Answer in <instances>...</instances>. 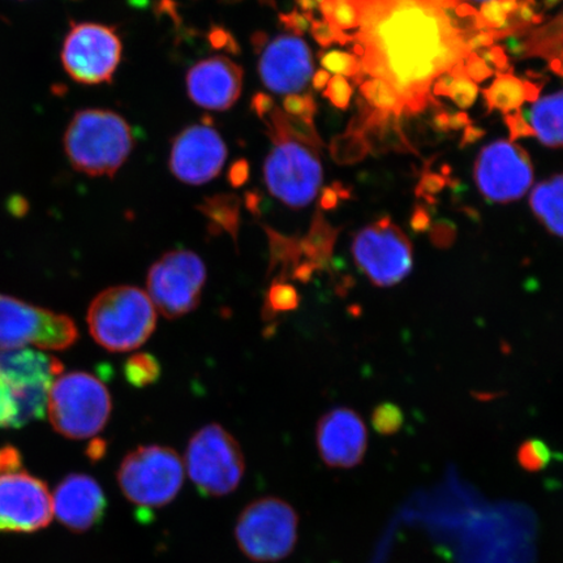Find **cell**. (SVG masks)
I'll return each mask as SVG.
<instances>
[{
  "mask_svg": "<svg viewBox=\"0 0 563 563\" xmlns=\"http://www.w3.org/2000/svg\"><path fill=\"white\" fill-rule=\"evenodd\" d=\"M363 74L396 90L405 111L441 106L431 96L439 77L467 58L466 32L434 0H358Z\"/></svg>",
  "mask_w": 563,
  "mask_h": 563,
  "instance_id": "obj_1",
  "label": "cell"
},
{
  "mask_svg": "<svg viewBox=\"0 0 563 563\" xmlns=\"http://www.w3.org/2000/svg\"><path fill=\"white\" fill-rule=\"evenodd\" d=\"M273 143L264 165L269 192L286 207L306 208L320 191L322 141L314 123L274 108L266 119Z\"/></svg>",
  "mask_w": 563,
  "mask_h": 563,
  "instance_id": "obj_2",
  "label": "cell"
},
{
  "mask_svg": "<svg viewBox=\"0 0 563 563\" xmlns=\"http://www.w3.org/2000/svg\"><path fill=\"white\" fill-rule=\"evenodd\" d=\"M135 145L129 123L114 111H77L65 133V152L76 172L88 176L115 174L129 159Z\"/></svg>",
  "mask_w": 563,
  "mask_h": 563,
  "instance_id": "obj_3",
  "label": "cell"
},
{
  "mask_svg": "<svg viewBox=\"0 0 563 563\" xmlns=\"http://www.w3.org/2000/svg\"><path fill=\"white\" fill-rule=\"evenodd\" d=\"M88 327L93 340L106 350H136L156 330V307L139 287H110L91 302Z\"/></svg>",
  "mask_w": 563,
  "mask_h": 563,
  "instance_id": "obj_4",
  "label": "cell"
},
{
  "mask_svg": "<svg viewBox=\"0 0 563 563\" xmlns=\"http://www.w3.org/2000/svg\"><path fill=\"white\" fill-rule=\"evenodd\" d=\"M111 407L108 387L86 372L56 378L48 391V418L67 439L95 438L108 424Z\"/></svg>",
  "mask_w": 563,
  "mask_h": 563,
  "instance_id": "obj_5",
  "label": "cell"
},
{
  "mask_svg": "<svg viewBox=\"0 0 563 563\" xmlns=\"http://www.w3.org/2000/svg\"><path fill=\"white\" fill-rule=\"evenodd\" d=\"M117 477L124 497L137 508H164L179 495L185 463L172 448L140 446L125 455Z\"/></svg>",
  "mask_w": 563,
  "mask_h": 563,
  "instance_id": "obj_6",
  "label": "cell"
},
{
  "mask_svg": "<svg viewBox=\"0 0 563 563\" xmlns=\"http://www.w3.org/2000/svg\"><path fill=\"white\" fill-rule=\"evenodd\" d=\"M186 466L189 478L202 495L221 497L234 492L245 473L241 445L220 424L197 431L188 443Z\"/></svg>",
  "mask_w": 563,
  "mask_h": 563,
  "instance_id": "obj_7",
  "label": "cell"
},
{
  "mask_svg": "<svg viewBox=\"0 0 563 563\" xmlns=\"http://www.w3.org/2000/svg\"><path fill=\"white\" fill-rule=\"evenodd\" d=\"M299 518L284 499L260 498L238 519L235 537L246 558L256 562L284 560L298 540Z\"/></svg>",
  "mask_w": 563,
  "mask_h": 563,
  "instance_id": "obj_8",
  "label": "cell"
},
{
  "mask_svg": "<svg viewBox=\"0 0 563 563\" xmlns=\"http://www.w3.org/2000/svg\"><path fill=\"white\" fill-rule=\"evenodd\" d=\"M207 282V267L192 251L165 253L147 273V295L166 319L191 313L201 301Z\"/></svg>",
  "mask_w": 563,
  "mask_h": 563,
  "instance_id": "obj_9",
  "label": "cell"
},
{
  "mask_svg": "<svg viewBox=\"0 0 563 563\" xmlns=\"http://www.w3.org/2000/svg\"><path fill=\"white\" fill-rule=\"evenodd\" d=\"M67 75L84 86L111 82L122 58V41L114 27L73 23L62 47Z\"/></svg>",
  "mask_w": 563,
  "mask_h": 563,
  "instance_id": "obj_10",
  "label": "cell"
},
{
  "mask_svg": "<svg viewBox=\"0 0 563 563\" xmlns=\"http://www.w3.org/2000/svg\"><path fill=\"white\" fill-rule=\"evenodd\" d=\"M77 340L79 330L68 316L0 295V350L21 349L27 344L66 350Z\"/></svg>",
  "mask_w": 563,
  "mask_h": 563,
  "instance_id": "obj_11",
  "label": "cell"
},
{
  "mask_svg": "<svg viewBox=\"0 0 563 563\" xmlns=\"http://www.w3.org/2000/svg\"><path fill=\"white\" fill-rule=\"evenodd\" d=\"M351 251L358 269L378 287L398 285L412 271V244L389 217L358 231Z\"/></svg>",
  "mask_w": 563,
  "mask_h": 563,
  "instance_id": "obj_12",
  "label": "cell"
},
{
  "mask_svg": "<svg viewBox=\"0 0 563 563\" xmlns=\"http://www.w3.org/2000/svg\"><path fill=\"white\" fill-rule=\"evenodd\" d=\"M532 180L530 156L512 141H495L478 154L475 181L478 191L489 201H516L526 195Z\"/></svg>",
  "mask_w": 563,
  "mask_h": 563,
  "instance_id": "obj_13",
  "label": "cell"
},
{
  "mask_svg": "<svg viewBox=\"0 0 563 563\" xmlns=\"http://www.w3.org/2000/svg\"><path fill=\"white\" fill-rule=\"evenodd\" d=\"M53 498L25 471L0 474V532H35L52 522Z\"/></svg>",
  "mask_w": 563,
  "mask_h": 563,
  "instance_id": "obj_14",
  "label": "cell"
},
{
  "mask_svg": "<svg viewBox=\"0 0 563 563\" xmlns=\"http://www.w3.org/2000/svg\"><path fill=\"white\" fill-rule=\"evenodd\" d=\"M253 40L262 47L258 60L260 77L264 86L278 95H297L305 90L313 77L311 48L298 35L282 34L266 41L264 33Z\"/></svg>",
  "mask_w": 563,
  "mask_h": 563,
  "instance_id": "obj_15",
  "label": "cell"
},
{
  "mask_svg": "<svg viewBox=\"0 0 563 563\" xmlns=\"http://www.w3.org/2000/svg\"><path fill=\"white\" fill-rule=\"evenodd\" d=\"M227 144L209 124H195L175 137L170 153L173 174L187 185L200 186L222 172Z\"/></svg>",
  "mask_w": 563,
  "mask_h": 563,
  "instance_id": "obj_16",
  "label": "cell"
},
{
  "mask_svg": "<svg viewBox=\"0 0 563 563\" xmlns=\"http://www.w3.org/2000/svg\"><path fill=\"white\" fill-rule=\"evenodd\" d=\"M316 440L329 467L352 468L367 452L368 433L358 413L350 408H335L320 419Z\"/></svg>",
  "mask_w": 563,
  "mask_h": 563,
  "instance_id": "obj_17",
  "label": "cell"
},
{
  "mask_svg": "<svg viewBox=\"0 0 563 563\" xmlns=\"http://www.w3.org/2000/svg\"><path fill=\"white\" fill-rule=\"evenodd\" d=\"M243 69L227 56L197 63L187 75L189 98L200 108L224 111L242 95Z\"/></svg>",
  "mask_w": 563,
  "mask_h": 563,
  "instance_id": "obj_18",
  "label": "cell"
},
{
  "mask_svg": "<svg viewBox=\"0 0 563 563\" xmlns=\"http://www.w3.org/2000/svg\"><path fill=\"white\" fill-rule=\"evenodd\" d=\"M52 498L54 516L75 532L88 531L103 518L104 493L96 478L88 475L67 476Z\"/></svg>",
  "mask_w": 563,
  "mask_h": 563,
  "instance_id": "obj_19",
  "label": "cell"
},
{
  "mask_svg": "<svg viewBox=\"0 0 563 563\" xmlns=\"http://www.w3.org/2000/svg\"><path fill=\"white\" fill-rule=\"evenodd\" d=\"M58 358L30 349L0 350V378L12 386H52L62 376Z\"/></svg>",
  "mask_w": 563,
  "mask_h": 563,
  "instance_id": "obj_20",
  "label": "cell"
},
{
  "mask_svg": "<svg viewBox=\"0 0 563 563\" xmlns=\"http://www.w3.org/2000/svg\"><path fill=\"white\" fill-rule=\"evenodd\" d=\"M338 232L340 230L334 229L321 211H317L308 234L299 239L302 264L295 271L292 279L308 282L314 272L327 269L333 262Z\"/></svg>",
  "mask_w": 563,
  "mask_h": 563,
  "instance_id": "obj_21",
  "label": "cell"
},
{
  "mask_svg": "<svg viewBox=\"0 0 563 563\" xmlns=\"http://www.w3.org/2000/svg\"><path fill=\"white\" fill-rule=\"evenodd\" d=\"M530 206L544 228L563 239V174L539 183L531 194Z\"/></svg>",
  "mask_w": 563,
  "mask_h": 563,
  "instance_id": "obj_22",
  "label": "cell"
},
{
  "mask_svg": "<svg viewBox=\"0 0 563 563\" xmlns=\"http://www.w3.org/2000/svg\"><path fill=\"white\" fill-rule=\"evenodd\" d=\"M534 136L551 147L563 146V89L541 98L531 110Z\"/></svg>",
  "mask_w": 563,
  "mask_h": 563,
  "instance_id": "obj_23",
  "label": "cell"
},
{
  "mask_svg": "<svg viewBox=\"0 0 563 563\" xmlns=\"http://www.w3.org/2000/svg\"><path fill=\"white\" fill-rule=\"evenodd\" d=\"M199 210L209 220L211 234L220 235L227 232L238 242L241 229V200L235 195H216L208 197Z\"/></svg>",
  "mask_w": 563,
  "mask_h": 563,
  "instance_id": "obj_24",
  "label": "cell"
},
{
  "mask_svg": "<svg viewBox=\"0 0 563 563\" xmlns=\"http://www.w3.org/2000/svg\"><path fill=\"white\" fill-rule=\"evenodd\" d=\"M488 111L499 110L505 115L519 111L526 101L525 81L512 74H497L488 89L483 90Z\"/></svg>",
  "mask_w": 563,
  "mask_h": 563,
  "instance_id": "obj_25",
  "label": "cell"
},
{
  "mask_svg": "<svg viewBox=\"0 0 563 563\" xmlns=\"http://www.w3.org/2000/svg\"><path fill=\"white\" fill-rule=\"evenodd\" d=\"M271 245V267L273 273L280 266L278 277L274 280H287L292 278L295 271L302 264L299 239L280 235L271 228H265Z\"/></svg>",
  "mask_w": 563,
  "mask_h": 563,
  "instance_id": "obj_26",
  "label": "cell"
},
{
  "mask_svg": "<svg viewBox=\"0 0 563 563\" xmlns=\"http://www.w3.org/2000/svg\"><path fill=\"white\" fill-rule=\"evenodd\" d=\"M9 386L11 387L12 396L16 405V419L13 428L24 427L30 424L31 421L40 420L45 417L48 391H51L52 386Z\"/></svg>",
  "mask_w": 563,
  "mask_h": 563,
  "instance_id": "obj_27",
  "label": "cell"
},
{
  "mask_svg": "<svg viewBox=\"0 0 563 563\" xmlns=\"http://www.w3.org/2000/svg\"><path fill=\"white\" fill-rule=\"evenodd\" d=\"M523 45L526 56H543L549 62H563V15L541 30L531 32Z\"/></svg>",
  "mask_w": 563,
  "mask_h": 563,
  "instance_id": "obj_28",
  "label": "cell"
},
{
  "mask_svg": "<svg viewBox=\"0 0 563 563\" xmlns=\"http://www.w3.org/2000/svg\"><path fill=\"white\" fill-rule=\"evenodd\" d=\"M361 91L365 102L371 104L373 109L390 112V114L398 117L404 114L405 106L402 101H400L396 90L384 80L372 79L364 81Z\"/></svg>",
  "mask_w": 563,
  "mask_h": 563,
  "instance_id": "obj_29",
  "label": "cell"
},
{
  "mask_svg": "<svg viewBox=\"0 0 563 563\" xmlns=\"http://www.w3.org/2000/svg\"><path fill=\"white\" fill-rule=\"evenodd\" d=\"M299 302L297 288L287 280H273L263 309L264 319L272 320L279 313L292 312L298 308Z\"/></svg>",
  "mask_w": 563,
  "mask_h": 563,
  "instance_id": "obj_30",
  "label": "cell"
},
{
  "mask_svg": "<svg viewBox=\"0 0 563 563\" xmlns=\"http://www.w3.org/2000/svg\"><path fill=\"white\" fill-rule=\"evenodd\" d=\"M126 383L132 386L146 387L156 384L161 377V365L151 354H136L124 364Z\"/></svg>",
  "mask_w": 563,
  "mask_h": 563,
  "instance_id": "obj_31",
  "label": "cell"
},
{
  "mask_svg": "<svg viewBox=\"0 0 563 563\" xmlns=\"http://www.w3.org/2000/svg\"><path fill=\"white\" fill-rule=\"evenodd\" d=\"M321 66L328 70V73L335 74V76H347L357 84L364 82L365 75L363 74L362 63L357 56L332 51L320 53L319 55Z\"/></svg>",
  "mask_w": 563,
  "mask_h": 563,
  "instance_id": "obj_32",
  "label": "cell"
},
{
  "mask_svg": "<svg viewBox=\"0 0 563 563\" xmlns=\"http://www.w3.org/2000/svg\"><path fill=\"white\" fill-rule=\"evenodd\" d=\"M552 460L551 449L541 440H528L518 450V462L527 471L537 473Z\"/></svg>",
  "mask_w": 563,
  "mask_h": 563,
  "instance_id": "obj_33",
  "label": "cell"
},
{
  "mask_svg": "<svg viewBox=\"0 0 563 563\" xmlns=\"http://www.w3.org/2000/svg\"><path fill=\"white\" fill-rule=\"evenodd\" d=\"M405 424V413L390 402L378 405L372 412V426L379 434H396Z\"/></svg>",
  "mask_w": 563,
  "mask_h": 563,
  "instance_id": "obj_34",
  "label": "cell"
},
{
  "mask_svg": "<svg viewBox=\"0 0 563 563\" xmlns=\"http://www.w3.org/2000/svg\"><path fill=\"white\" fill-rule=\"evenodd\" d=\"M332 2V18L328 20L330 25L344 33L355 30L361 25V5L358 0H330ZM327 21V20H325Z\"/></svg>",
  "mask_w": 563,
  "mask_h": 563,
  "instance_id": "obj_35",
  "label": "cell"
},
{
  "mask_svg": "<svg viewBox=\"0 0 563 563\" xmlns=\"http://www.w3.org/2000/svg\"><path fill=\"white\" fill-rule=\"evenodd\" d=\"M311 31L316 42H319L323 47H329L333 44L346 45L354 41V35L336 30L335 26L330 25L325 20L313 19Z\"/></svg>",
  "mask_w": 563,
  "mask_h": 563,
  "instance_id": "obj_36",
  "label": "cell"
},
{
  "mask_svg": "<svg viewBox=\"0 0 563 563\" xmlns=\"http://www.w3.org/2000/svg\"><path fill=\"white\" fill-rule=\"evenodd\" d=\"M352 93H354V89H352L346 77L343 76L332 77L325 90H323V96H325L335 108L341 110L349 109Z\"/></svg>",
  "mask_w": 563,
  "mask_h": 563,
  "instance_id": "obj_37",
  "label": "cell"
},
{
  "mask_svg": "<svg viewBox=\"0 0 563 563\" xmlns=\"http://www.w3.org/2000/svg\"><path fill=\"white\" fill-rule=\"evenodd\" d=\"M478 88L468 77H457L450 87L448 97L461 109H468L476 101Z\"/></svg>",
  "mask_w": 563,
  "mask_h": 563,
  "instance_id": "obj_38",
  "label": "cell"
},
{
  "mask_svg": "<svg viewBox=\"0 0 563 563\" xmlns=\"http://www.w3.org/2000/svg\"><path fill=\"white\" fill-rule=\"evenodd\" d=\"M286 114L313 122L316 102L311 95H290L284 101Z\"/></svg>",
  "mask_w": 563,
  "mask_h": 563,
  "instance_id": "obj_39",
  "label": "cell"
},
{
  "mask_svg": "<svg viewBox=\"0 0 563 563\" xmlns=\"http://www.w3.org/2000/svg\"><path fill=\"white\" fill-rule=\"evenodd\" d=\"M478 15L483 21L484 30L499 31L508 27V15L499 5L498 0H488L482 4Z\"/></svg>",
  "mask_w": 563,
  "mask_h": 563,
  "instance_id": "obj_40",
  "label": "cell"
},
{
  "mask_svg": "<svg viewBox=\"0 0 563 563\" xmlns=\"http://www.w3.org/2000/svg\"><path fill=\"white\" fill-rule=\"evenodd\" d=\"M449 185V179L445 176L435 173H426L417 188V195L420 199H426L428 203H435L434 197L443 191Z\"/></svg>",
  "mask_w": 563,
  "mask_h": 563,
  "instance_id": "obj_41",
  "label": "cell"
},
{
  "mask_svg": "<svg viewBox=\"0 0 563 563\" xmlns=\"http://www.w3.org/2000/svg\"><path fill=\"white\" fill-rule=\"evenodd\" d=\"M16 419V405L11 387L0 378V428H13Z\"/></svg>",
  "mask_w": 563,
  "mask_h": 563,
  "instance_id": "obj_42",
  "label": "cell"
},
{
  "mask_svg": "<svg viewBox=\"0 0 563 563\" xmlns=\"http://www.w3.org/2000/svg\"><path fill=\"white\" fill-rule=\"evenodd\" d=\"M429 236L438 249L448 250L455 242L456 227L448 220L438 221L429 229Z\"/></svg>",
  "mask_w": 563,
  "mask_h": 563,
  "instance_id": "obj_43",
  "label": "cell"
},
{
  "mask_svg": "<svg viewBox=\"0 0 563 563\" xmlns=\"http://www.w3.org/2000/svg\"><path fill=\"white\" fill-rule=\"evenodd\" d=\"M464 73L471 81L483 82L493 75V69L476 53H470L464 59Z\"/></svg>",
  "mask_w": 563,
  "mask_h": 563,
  "instance_id": "obj_44",
  "label": "cell"
},
{
  "mask_svg": "<svg viewBox=\"0 0 563 563\" xmlns=\"http://www.w3.org/2000/svg\"><path fill=\"white\" fill-rule=\"evenodd\" d=\"M279 18L286 30L291 31L294 35H298V37L311 26L314 19L312 13L297 11L288 13V15H280Z\"/></svg>",
  "mask_w": 563,
  "mask_h": 563,
  "instance_id": "obj_45",
  "label": "cell"
},
{
  "mask_svg": "<svg viewBox=\"0 0 563 563\" xmlns=\"http://www.w3.org/2000/svg\"><path fill=\"white\" fill-rule=\"evenodd\" d=\"M505 123L510 131V141H516L520 137H532L534 132L532 126L528 125L522 112L516 111L514 114L505 115Z\"/></svg>",
  "mask_w": 563,
  "mask_h": 563,
  "instance_id": "obj_46",
  "label": "cell"
},
{
  "mask_svg": "<svg viewBox=\"0 0 563 563\" xmlns=\"http://www.w3.org/2000/svg\"><path fill=\"white\" fill-rule=\"evenodd\" d=\"M481 58L489 65L495 66L498 74H506L505 70H510L508 55H506L501 46H493L488 51L482 52Z\"/></svg>",
  "mask_w": 563,
  "mask_h": 563,
  "instance_id": "obj_47",
  "label": "cell"
},
{
  "mask_svg": "<svg viewBox=\"0 0 563 563\" xmlns=\"http://www.w3.org/2000/svg\"><path fill=\"white\" fill-rule=\"evenodd\" d=\"M349 197L350 192L340 183H335L334 186L323 189L320 207L325 210L334 209L338 206V201L349 199Z\"/></svg>",
  "mask_w": 563,
  "mask_h": 563,
  "instance_id": "obj_48",
  "label": "cell"
},
{
  "mask_svg": "<svg viewBox=\"0 0 563 563\" xmlns=\"http://www.w3.org/2000/svg\"><path fill=\"white\" fill-rule=\"evenodd\" d=\"M21 467V457L16 449H0V474L12 473Z\"/></svg>",
  "mask_w": 563,
  "mask_h": 563,
  "instance_id": "obj_49",
  "label": "cell"
},
{
  "mask_svg": "<svg viewBox=\"0 0 563 563\" xmlns=\"http://www.w3.org/2000/svg\"><path fill=\"white\" fill-rule=\"evenodd\" d=\"M496 42L495 31H484L473 35L466 42L470 53L481 51L483 47H489Z\"/></svg>",
  "mask_w": 563,
  "mask_h": 563,
  "instance_id": "obj_50",
  "label": "cell"
},
{
  "mask_svg": "<svg viewBox=\"0 0 563 563\" xmlns=\"http://www.w3.org/2000/svg\"><path fill=\"white\" fill-rule=\"evenodd\" d=\"M250 166L246 161H236L230 168L229 180L232 186L241 187L249 179Z\"/></svg>",
  "mask_w": 563,
  "mask_h": 563,
  "instance_id": "obj_51",
  "label": "cell"
},
{
  "mask_svg": "<svg viewBox=\"0 0 563 563\" xmlns=\"http://www.w3.org/2000/svg\"><path fill=\"white\" fill-rule=\"evenodd\" d=\"M415 232H426L431 229V214L426 208L418 207L413 210L410 221Z\"/></svg>",
  "mask_w": 563,
  "mask_h": 563,
  "instance_id": "obj_52",
  "label": "cell"
},
{
  "mask_svg": "<svg viewBox=\"0 0 563 563\" xmlns=\"http://www.w3.org/2000/svg\"><path fill=\"white\" fill-rule=\"evenodd\" d=\"M210 44L216 48H231V45H235L232 41L231 34L223 31L222 27H213L209 34Z\"/></svg>",
  "mask_w": 563,
  "mask_h": 563,
  "instance_id": "obj_53",
  "label": "cell"
},
{
  "mask_svg": "<svg viewBox=\"0 0 563 563\" xmlns=\"http://www.w3.org/2000/svg\"><path fill=\"white\" fill-rule=\"evenodd\" d=\"M485 136V131L481 129V126L468 125L467 129H464L463 137L461 141V147H466L467 145L475 144L477 141H481Z\"/></svg>",
  "mask_w": 563,
  "mask_h": 563,
  "instance_id": "obj_54",
  "label": "cell"
},
{
  "mask_svg": "<svg viewBox=\"0 0 563 563\" xmlns=\"http://www.w3.org/2000/svg\"><path fill=\"white\" fill-rule=\"evenodd\" d=\"M253 109H255L260 118L264 119L274 109L272 98L266 95H257L255 100H253Z\"/></svg>",
  "mask_w": 563,
  "mask_h": 563,
  "instance_id": "obj_55",
  "label": "cell"
},
{
  "mask_svg": "<svg viewBox=\"0 0 563 563\" xmlns=\"http://www.w3.org/2000/svg\"><path fill=\"white\" fill-rule=\"evenodd\" d=\"M454 81V77L450 74L442 75L434 84L433 93L434 96H448L450 87Z\"/></svg>",
  "mask_w": 563,
  "mask_h": 563,
  "instance_id": "obj_56",
  "label": "cell"
},
{
  "mask_svg": "<svg viewBox=\"0 0 563 563\" xmlns=\"http://www.w3.org/2000/svg\"><path fill=\"white\" fill-rule=\"evenodd\" d=\"M450 130H462L467 129L471 125V119L466 114V112H456L454 115H450L449 118Z\"/></svg>",
  "mask_w": 563,
  "mask_h": 563,
  "instance_id": "obj_57",
  "label": "cell"
},
{
  "mask_svg": "<svg viewBox=\"0 0 563 563\" xmlns=\"http://www.w3.org/2000/svg\"><path fill=\"white\" fill-rule=\"evenodd\" d=\"M330 79H332V77H330L328 70H317V73L312 77L313 88L317 90H322L323 88H327Z\"/></svg>",
  "mask_w": 563,
  "mask_h": 563,
  "instance_id": "obj_58",
  "label": "cell"
},
{
  "mask_svg": "<svg viewBox=\"0 0 563 563\" xmlns=\"http://www.w3.org/2000/svg\"><path fill=\"white\" fill-rule=\"evenodd\" d=\"M449 118L450 115L448 112H439V114L433 119V125L435 126V130L440 132H448L450 130Z\"/></svg>",
  "mask_w": 563,
  "mask_h": 563,
  "instance_id": "obj_59",
  "label": "cell"
},
{
  "mask_svg": "<svg viewBox=\"0 0 563 563\" xmlns=\"http://www.w3.org/2000/svg\"><path fill=\"white\" fill-rule=\"evenodd\" d=\"M506 15H514L518 9L519 0H498Z\"/></svg>",
  "mask_w": 563,
  "mask_h": 563,
  "instance_id": "obj_60",
  "label": "cell"
},
{
  "mask_svg": "<svg viewBox=\"0 0 563 563\" xmlns=\"http://www.w3.org/2000/svg\"><path fill=\"white\" fill-rule=\"evenodd\" d=\"M91 457H100L104 453V442L96 440L90 445Z\"/></svg>",
  "mask_w": 563,
  "mask_h": 563,
  "instance_id": "obj_61",
  "label": "cell"
},
{
  "mask_svg": "<svg viewBox=\"0 0 563 563\" xmlns=\"http://www.w3.org/2000/svg\"><path fill=\"white\" fill-rule=\"evenodd\" d=\"M508 46L512 54H516V55L525 54V45L522 44V42H518L517 40L510 38L508 42Z\"/></svg>",
  "mask_w": 563,
  "mask_h": 563,
  "instance_id": "obj_62",
  "label": "cell"
},
{
  "mask_svg": "<svg viewBox=\"0 0 563 563\" xmlns=\"http://www.w3.org/2000/svg\"><path fill=\"white\" fill-rule=\"evenodd\" d=\"M561 0H544L547 9H552L555 4L560 3Z\"/></svg>",
  "mask_w": 563,
  "mask_h": 563,
  "instance_id": "obj_63",
  "label": "cell"
},
{
  "mask_svg": "<svg viewBox=\"0 0 563 563\" xmlns=\"http://www.w3.org/2000/svg\"><path fill=\"white\" fill-rule=\"evenodd\" d=\"M475 2H482V3H484V2H488V0H475Z\"/></svg>",
  "mask_w": 563,
  "mask_h": 563,
  "instance_id": "obj_64",
  "label": "cell"
}]
</instances>
